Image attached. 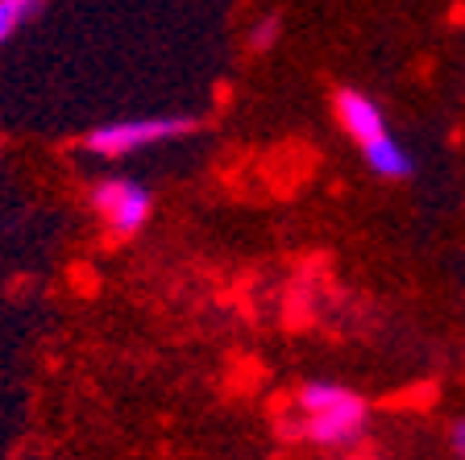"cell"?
Listing matches in <instances>:
<instances>
[{
	"label": "cell",
	"mask_w": 465,
	"mask_h": 460,
	"mask_svg": "<svg viewBox=\"0 0 465 460\" xmlns=\"http://www.w3.org/2000/svg\"><path fill=\"white\" fill-rule=\"evenodd\" d=\"M279 17H262L258 25L250 29V46L253 50H266V46H274V38H279Z\"/></svg>",
	"instance_id": "7"
},
{
	"label": "cell",
	"mask_w": 465,
	"mask_h": 460,
	"mask_svg": "<svg viewBox=\"0 0 465 460\" xmlns=\"http://www.w3.org/2000/svg\"><path fill=\"white\" fill-rule=\"evenodd\" d=\"M449 452H453V456H465V419L449 423Z\"/></svg>",
	"instance_id": "8"
},
{
	"label": "cell",
	"mask_w": 465,
	"mask_h": 460,
	"mask_svg": "<svg viewBox=\"0 0 465 460\" xmlns=\"http://www.w3.org/2000/svg\"><path fill=\"white\" fill-rule=\"evenodd\" d=\"M38 5L42 0H0V46H5V42L34 17V13H38Z\"/></svg>",
	"instance_id": "6"
},
{
	"label": "cell",
	"mask_w": 465,
	"mask_h": 460,
	"mask_svg": "<svg viewBox=\"0 0 465 460\" xmlns=\"http://www.w3.org/2000/svg\"><path fill=\"white\" fill-rule=\"evenodd\" d=\"M92 203L116 237H134L150 220V191L134 179H104L92 191Z\"/></svg>",
	"instance_id": "3"
},
{
	"label": "cell",
	"mask_w": 465,
	"mask_h": 460,
	"mask_svg": "<svg viewBox=\"0 0 465 460\" xmlns=\"http://www.w3.org/2000/svg\"><path fill=\"white\" fill-rule=\"evenodd\" d=\"M332 108H337L341 129H345V133L353 137L358 145L374 142L378 133H387V116H382V108H378L366 92L345 87V92H337V104H332Z\"/></svg>",
	"instance_id": "4"
},
{
	"label": "cell",
	"mask_w": 465,
	"mask_h": 460,
	"mask_svg": "<svg viewBox=\"0 0 465 460\" xmlns=\"http://www.w3.org/2000/svg\"><path fill=\"white\" fill-rule=\"evenodd\" d=\"M291 411H295V423H287V432L316 448H353L370 423L366 398L332 382H308L295 394Z\"/></svg>",
	"instance_id": "1"
},
{
	"label": "cell",
	"mask_w": 465,
	"mask_h": 460,
	"mask_svg": "<svg viewBox=\"0 0 465 460\" xmlns=\"http://www.w3.org/2000/svg\"><path fill=\"white\" fill-rule=\"evenodd\" d=\"M361 150V158H366V166L374 174H382V179H411L416 174V158L407 153V145L399 142L395 133H378L374 142H366V145H358Z\"/></svg>",
	"instance_id": "5"
},
{
	"label": "cell",
	"mask_w": 465,
	"mask_h": 460,
	"mask_svg": "<svg viewBox=\"0 0 465 460\" xmlns=\"http://www.w3.org/2000/svg\"><path fill=\"white\" fill-rule=\"evenodd\" d=\"M192 129H195L192 116H142V121H116V125L92 129L84 145L92 153H104V158H121V153L145 150V145L187 137Z\"/></svg>",
	"instance_id": "2"
}]
</instances>
